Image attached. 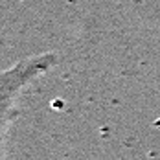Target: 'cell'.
Here are the masks:
<instances>
[{
    "mask_svg": "<svg viewBox=\"0 0 160 160\" xmlns=\"http://www.w3.org/2000/svg\"><path fill=\"white\" fill-rule=\"evenodd\" d=\"M57 64L55 53H39L26 57L0 74V153L6 160L8 129L18 114V99L22 90L37 78L46 74Z\"/></svg>",
    "mask_w": 160,
    "mask_h": 160,
    "instance_id": "cell-1",
    "label": "cell"
}]
</instances>
